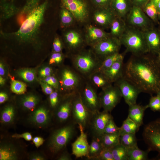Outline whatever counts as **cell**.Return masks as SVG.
<instances>
[{
  "instance_id": "6da1fadb",
  "label": "cell",
  "mask_w": 160,
  "mask_h": 160,
  "mask_svg": "<svg viewBox=\"0 0 160 160\" xmlns=\"http://www.w3.org/2000/svg\"><path fill=\"white\" fill-rule=\"evenodd\" d=\"M54 0H45L28 14L16 31L0 33L1 39L20 44H39L50 37L49 15Z\"/></svg>"
},
{
  "instance_id": "7a4b0ae2",
  "label": "cell",
  "mask_w": 160,
  "mask_h": 160,
  "mask_svg": "<svg viewBox=\"0 0 160 160\" xmlns=\"http://www.w3.org/2000/svg\"><path fill=\"white\" fill-rule=\"evenodd\" d=\"M123 77L141 92L156 94L160 89V66L156 55H132L124 64Z\"/></svg>"
},
{
  "instance_id": "3957f363",
  "label": "cell",
  "mask_w": 160,
  "mask_h": 160,
  "mask_svg": "<svg viewBox=\"0 0 160 160\" xmlns=\"http://www.w3.org/2000/svg\"><path fill=\"white\" fill-rule=\"evenodd\" d=\"M45 0H0V23L6 30L17 31L28 14Z\"/></svg>"
},
{
  "instance_id": "277c9868",
  "label": "cell",
  "mask_w": 160,
  "mask_h": 160,
  "mask_svg": "<svg viewBox=\"0 0 160 160\" xmlns=\"http://www.w3.org/2000/svg\"><path fill=\"white\" fill-rule=\"evenodd\" d=\"M126 51L132 55H140L149 53L148 47L143 31L127 25L126 29L119 39Z\"/></svg>"
},
{
  "instance_id": "5b68a950",
  "label": "cell",
  "mask_w": 160,
  "mask_h": 160,
  "mask_svg": "<svg viewBox=\"0 0 160 160\" xmlns=\"http://www.w3.org/2000/svg\"><path fill=\"white\" fill-rule=\"evenodd\" d=\"M75 124L72 121L52 132L48 142V147L52 153L56 154L65 148L75 135Z\"/></svg>"
},
{
  "instance_id": "8992f818",
  "label": "cell",
  "mask_w": 160,
  "mask_h": 160,
  "mask_svg": "<svg viewBox=\"0 0 160 160\" xmlns=\"http://www.w3.org/2000/svg\"><path fill=\"white\" fill-rule=\"evenodd\" d=\"M102 61L93 52L86 51L76 55L72 63L77 72L87 78L97 71Z\"/></svg>"
},
{
  "instance_id": "52a82bcc",
  "label": "cell",
  "mask_w": 160,
  "mask_h": 160,
  "mask_svg": "<svg viewBox=\"0 0 160 160\" xmlns=\"http://www.w3.org/2000/svg\"><path fill=\"white\" fill-rule=\"evenodd\" d=\"M142 136L148 149L156 151L158 155L156 159H160V118L145 126Z\"/></svg>"
},
{
  "instance_id": "ba28073f",
  "label": "cell",
  "mask_w": 160,
  "mask_h": 160,
  "mask_svg": "<svg viewBox=\"0 0 160 160\" xmlns=\"http://www.w3.org/2000/svg\"><path fill=\"white\" fill-rule=\"evenodd\" d=\"M125 20L127 25L145 31L155 26V24L146 15L143 9L133 5Z\"/></svg>"
},
{
  "instance_id": "9c48e42d",
  "label": "cell",
  "mask_w": 160,
  "mask_h": 160,
  "mask_svg": "<svg viewBox=\"0 0 160 160\" xmlns=\"http://www.w3.org/2000/svg\"><path fill=\"white\" fill-rule=\"evenodd\" d=\"M92 115L83 103L78 91L72 105L71 117L73 122L75 124L81 125L85 129L89 127Z\"/></svg>"
},
{
  "instance_id": "30bf717a",
  "label": "cell",
  "mask_w": 160,
  "mask_h": 160,
  "mask_svg": "<svg viewBox=\"0 0 160 160\" xmlns=\"http://www.w3.org/2000/svg\"><path fill=\"white\" fill-rule=\"evenodd\" d=\"M91 6V0H60V6L68 10L78 21L84 22L88 18Z\"/></svg>"
},
{
  "instance_id": "8fae6325",
  "label": "cell",
  "mask_w": 160,
  "mask_h": 160,
  "mask_svg": "<svg viewBox=\"0 0 160 160\" xmlns=\"http://www.w3.org/2000/svg\"><path fill=\"white\" fill-rule=\"evenodd\" d=\"M98 96L101 108L109 112L119 103L122 97L119 88L112 85L102 89Z\"/></svg>"
},
{
  "instance_id": "7c38bea8",
  "label": "cell",
  "mask_w": 160,
  "mask_h": 160,
  "mask_svg": "<svg viewBox=\"0 0 160 160\" xmlns=\"http://www.w3.org/2000/svg\"><path fill=\"white\" fill-rule=\"evenodd\" d=\"M121 45L119 39L110 36L92 47L93 52L103 61L109 56L119 52Z\"/></svg>"
},
{
  "instance_id": "4fadbf2b",
  "label": "cell",
  "mask_w": 160,
  "mask_h": 160,
  "mask_svg": "<svg viewBox=\"0 0 160 160\" xmlns=\"http://www.w3.org/2000/svg\"><path fill=\"white\" fill-rule=\"evenodd\" d=\"M84 85L78 90L83 103L93 114L100 111L101 107L98 95L90 84Z\"/></svg>"
},
{
  "instance_id": "5bb4252c",
  "label": "cell",
  "mask_w": 160,
  "mask_h": 160,
  "mask_svg": "<svg viewBox=\"0 0 160 160\" xmlns=\"http://www.w3.org/2000/svg\"><path fill=\"white\" fill-rule=\"evenodd\" d=\"M114 83L119 89L125 103L129 106L136 103L138 95L141 92L138 88L123 77Z\"/></svg>"
},
{
  "instance_id": "9a60e30c",
  "label": "cell",
  "mask_w": 160,
  "mask_h": 160,
  "mask_svg": "<svg viewBox=\"0 0 160 160\" xmlns=\"http://www.w3.org/2000/svg\"><path fill=\"white\" fill-rule=\"evenodd\" d=\"M112 118L109 112L104 110L93 114L89 126L92 137L98 138L103 135L107 124Z\"/></svg>"
},
{
  "instance_id": "2e32d148",
  "label": "cell",
  "mask_w": 160,
  "mask_h": 160,
  "mask_svg": "<svg viewBox=\"0 0 160 160\" xmlns=\"http://www.w3.org/2000/svg\"><path fill=\"white\" fill-rule=\"evenodd\" d=\"M53 116L50 110L44 106L36 107L32 111L27 118L31 124L39 127H44L50 123Z\"/></svg>"
},
{
  "instance_id": "e0dca14e",
  "label": "cell",
  "mask_w": 160,
  "mask_h": 160,
  "mask_svg": "<svg viewBox=\"0 0 160 160\" xmlns=\"http://www.w3.org/2000/svg\"><path fill=\"white\" fill-rule=\"evenodd\" d=\"M81 78L79 75L73 69L65 68L62 70L61 83L68 93L78 91L81 87Z\"/></svg>"
},
{
  "instance_id": "ac0fdd59",
  "label": "cell",
  "mask_w": 160,
  "mask_h": 160,
  "mask_svg": "<svg viewBox=\"0 0 160 160\" xmlns=\"http://www.w3.org/2000/svg\"><path fill=\"white\" fill-rule=\"evenodd\" d=\"M77 92L68 93L55 108L53 114L58 122H65L71 117L73 102Z\"/></svg>"
},
{
  "instance_id": "d6986e66",
  "label": "cell",
  "mask_w": 160,
  "mask_h": 160,
  "mask_svg": "<svg viewBox=\"0 0 160 160\" xmlns=\"http://www.w3.org/2000/svg\"><path fill=\"white\" fill-rule=\"evenodd\" d=\"M80 134L71 144L72 154L76 158L88 157L89 145L87 139V135L84 129L81 125H78Z\"/></svg>"
},
{
  "instance_id": "ffe728a7",
  "label": "cell",
  "mask_w": 160,
  "mask_h": 160,
  "mask_svg": "<svg viewBox=\"0 0 160 160\" xmlns=\"http://www.w3.org/2000/svg\"><path fill=\"white\" fill-rule=\"evenodd\" d=\"M143 32L149 53L156 56L160 49V29L154 26Z\"/></svg>"
},
{
  "instance_id": "44dd1931",
  "label": "cell",
  "mask_w": 160,
  "mask_h": 160,
  "mask_svg": "<svg viewBox=\"0 0 160 160\" xmlns=\"http://www.w3.org/2000/svg\"><path fill=\"white\" fill-rule=\"evenodd\" d=\"M116 17L111 6L97 8L94 15V19L96 23L105 28L110 27Z\"/></svg>"
},
{
  "instance_id": "7402d4cb",
  "label": "cell",
  "mask_w": 160,
  "mask_h": 160,
  "mask_svg": "<svg viewBox=\"0 0 160 160\" xmlns=\"http://www.w3.org/2000/svg\"><path fill=\"white\" fill-rule=\"evenodd\" d=\"M111 36L110 33L92 25L88 26L86 33V39L89 45L93 46L99 42Z\"/></svg>"
},
{
  "instance_id": "603a6c76",
  "label": "cell",
  "mask_w": 160,
  "mask_h": 160,
  "mask_svg": "<svg viewBox=\"0 0 160 160\" xmlns=\"http://www.w3.org/2000/svg\"><path fill=\"white\" fill-rule=\"evenodd\" d=\"M20 153L18 148L9 142L1 143L0 160H16L20 158Z\"/></svg>"
},
{
  "instance_id": "cb8c5ba5",
  "label": "cell",
  "mask_w": 160,
  "mask_h": 160,
  "mask_svg": "<svg viewBox=\"0 0 160 160\" xmlns=\"http://www.w3.org/2000/svg\"><path fill=\"white\" fill-rule=\"evenodd\" d=\"M124 58L118 60L109 68L102 72L111 83L123 77Z\"/></svg>"
},
{
  "instance_id": "d4e9b609",
  "label": "cell",
  "mask_w": 160,
  "mask_h": 160,
  "mask_svg": "<svg viewBox=\"0 0 160 160\" xmlns=\"http://www.w3.org/2000/svg\"><path fill=\"white\" fill-rule=\"evenodd\" d=\"M132 5L130 0H112L111 7L117 17L125 20Z\"/></svg>"
},
{
  "instance_id": "484cf974",
  "label": "cell",
  "mask_w": 160,
  "mask_h": 160,
  "mask_svg": "<svg viewBox=\"0 0 160 160\" xmlns=\"http://www.w3.org/2000/svg\"><path fill=\"white\" fill-rule=\"evenodd\" d=\"M129 106L128 117L140 127L143 124L144 112L145 110L148 108L147 105L143 106L136 103Z\"/></svg>"
},
{
  "instance_id": "4316f807",
  "label": "cell",
  "mask_w": 160,
  "mask_h": 160,
  "mask_svg": "<svg viewBox=\"0 0 160 160\" xmlns=\"http://www.w3.org/2000/svg\"><path fill=\"white\" fill-rule=\"evenodd\" d=\"M63 37L66 43L70 49H77L82 44L83 40L81 36L75 31L69 30L65 32Z\"/></svg>"
},
{
  "instance_id": "83f0119b",
  "label": "cell",
  "mask_w": 160,
  "mask_h": 160,
  "mask_svg": "<svg viewBox=\"0 0 160 160\" xmlns=\"http://www.w3.org/2000/svg\"><path fill=\"white\" fill-rule=\"evenodd\" d=\"M127 27V25L125 20L117 16L110 27L111 36L119 39L125 31Z\"/></svg>"
},
{
  "instance_id": "f1b7e54d",
  "label": "cell",
  "mask_w": 160,
  "mask_h": 160,
  "mask_svg": "<svg viewBox=\"0 0 160 160\" xmlns=\"http://www.w3.org/2000/svg\"><path fill=\"white\" fill-rule=\"evenodd\" d=\"M16 115V111L15 107L11 105H7L1 112V123L5 125H11L14 122Z\"/></svg>"
},
{
  "instance_id": "f546056e",
  "label": "cell",
  "mask_w": 160,
  "mask_h": 160,
  "mask_svg": "<svg viewBox=\"0 0 160 160\" xmlns=\"http://www.w3.org/2000/svg\"><path fill=\"white\" fill-rule=\"evenodd\" d=\"M91 83L96 87L102 89L112 85V84L106 78L103 73L97 71L92 74L89 78Z\"/></svg>"
},
{
  "instance_id": "4dcf8cb0",
  "label": "cell",
  "mask_w": 160,
  "mask_h": 160,
  "mask_svg": "<svg viewBox=\"0 0 160 160\" xmlns=\"http://www.w3.org/2000/svg\"><path fill=\"white\" fill-rule=\"evenodd\" d=\"M120 132L113 134H103L97 139L103 147L112 148L120 143Z\"/></svg>"
},
{
  "instance_id": "1f68e13d",
  "label": "cell",
  "mask_w": 160,
  "mask_h": 160,
  "mask_svg": "<svg viewBox=\"0 0 160 160\" xmlns=\"http://www.w3.org/2000/svg\"><path fill=\"white\" fill-rule=\"evenodd\" d=\"M40 99L38 96L33 94H29L23 97L20 100L23 109L25 111H32L39 103Z\"/></svg>"
},
{
  "instance_id": "d6a6232c",
  "label": "cell",
  "mask_w": 160,
  "mask_h": 160,
  "mask_svg": "<svg viewBox=\"0 0 160 160\" xmlns=\"http://www.w3.org/2000/svg\"><path fill=\"white\" fill-rule=\"evenodd\" d=\"M126 52V51L122 53L118 52L107 57L103 61L97 71L102 72L107 70L117 60L124 57Z\"/></svg>"
},
{
  "instance_id": "836d02e7",
  "label": "cell",
  "mask_w": 160,
  "mask_h": 160,
  "mask_svg": "<svg viewBox=\"0 0 160 160\" xmlns=\"http://www.w3.org/2000/svg\"><path fill=\"white\" fill-rule=\"evenodd\" d=\"M128 160H146L148 159V153L151 151L148 149L144 151L138 146L127 149Z\"/></svg>"
},
{
  "instance_id": "e575fe53",
  "label": "cell",
  "mask_w": 160,
  "mask_h": 160,
  "mask_svg": "<svg viewBox=\"0 0 160 160\" xmlns=\"http://www.w3.org/2000/svg\"><path fill=\"white\" fill-rule=\"evenodd\" d=\"M142 9L155 24L159 25L157 9L153 0H149Z\"/></svg>"
},
{
  "instance_id": "d590c367",
  "label": "cell",
  "mask_w": 160,
  "mask_h": 160,
  "mask_svg": "<svg viewBox=\"0 0 160 160\" xmlns=\"http://www.w3.org/2000/svg\"><path fill=\"white\" fill-rule=\"evenodd\" d=\"M92 137L91 142L89 145L88 159L96 160L103 147L98 139Z\"/></svg>"
},
{
  "instance_id": "8d00e7d4",
  "label": "cell",
  "mask_w": 160,
  "mask_h": 160,
  "mask_svg": "<svg viewBox=\"0 0 160 160\" xmlns=\"http://www.w3.org/2000/svg\"><path fill=\"white\" fill-rule=\"evenodd\" d=\"M59 13L60 24L61 27H67L72 23L74 17L68 10L60 6Z\"/></svg>"
},
{
  "instance_id": "74e56055",
  "label": "cell",
  "mask_w": 160,
  "mask_h": 160,
  "mask_svg": "<svg viewBox=\"0 0 160 160\" xmlns=\"http://www.w3.org/2000/svg\"><path fill=\"white\" fill-rule=\"evenodd\" d=\"M120 143L127 149L137 146L135 134L124 133L120 134Z\"/></svg>"
},
{
  "instance_id": "f35d334b",
  "label": "cell",
  "mask_w": 160,
  "mask_h": 160,
  "mask_svg": "<svg viewBox=\"0 0 160 160\" xmlns=\"http://www.w3.org/2000/svg\"><path fill=\"white\" fill-rule=\"evenodd\" d=\"M140 127L132 120L127 117L124 121L121 126L119 127L120 134L131 133L135 134Z\"/></svg>"
},
{
  "instance_id": "ab89813d",
  "label": "cell",
  "mask_w": 160,
  "mask_h": 160,
  "mask_svg": "<svg viewBox=\"0 0 160 160\" xmlns=\"http://www.w3.org/2000/svg\"><path fill=\"white\" fill-rule=\"evenodd\" d=\"M114 160H128L127 149L120 143L111 148Z\"/></svg>"
},
{
  "instance_id": "60d3db41",
  "label": "cell",
  "mask_w": 160,
  "mask_h": 160,
  "mask_svg": "<svg viewBox=\"0 0 160 160\" xmlns=\"http://www.w3.org/2000/svg\"><path fill=\"white\" fill-rule=\"evenodd\" d=\"M18 75L24 80L30 82L36 79V73L34 70L31 69L20 70L17 73Z\"/></svg>"
},
{
  "instance_id": "b9f144b4",
  "label": "cell",
  "mask_w": 160,
  "mask_h": 160,
  "mask_svg": "<svg viewBox=\"0 0 160 160\" xmlns=\"http://www.w3.org/2000/svg\"><path fill=\"white\" fill-rule=\"evenodd\" d=\"M11 89L14 93L19 95L24 94L26 91V84L22 82L17 80H13L11 83Z\"/></svg>"
},
{
  "instance_id": "7bdbcfd3",
  "label": "cell",
  "mask_w": 160,
  "mask_h": 160,
  "mask_svg": "<svg viewBox=\"0 0 160 160\" xmlns=\"http://www.w3.org/2000/svg\"><path fill=\"white\" fill-rule=\"evenodd\" d=\"M151 96L149 103L146 105L147 108H150L153 111H160V95L156 94V96Z\"/></svg>"
},
{
  "instance_id": "ee69618b",
  "label": "cell",
  "mask_w": 160,
  "mask_h": 160,
  "mask_svg": "<svg viewBox=\"0 0 160 160\" xmlns=\"http://www.w3.org/2000/svg\"><path fill=\"white\" fill-rule=\"evenodd\" d=\"M111 148L103 147L96 160H114Z\"/></svg>"
},
{
  "instance_id": "f6af8a7d",
  "label": "cell",
  "mask_w": 160,
  "mask_h": 160,
  "mask_svg": "<svg viewBox=\"0 0 160 160\" xmlns=\"http://www.w3.org/2000/svg\"><path fill=\"white\" fill-rule=\"evenodd\" d=\"M119 132V127L116 125L114 121L113 118H112L107 124L103 134H113Z\"/></svg>"
},
{
  "instance_id": "bcb514c9",
  "label": "cell",
  "mask_w": 160,
  "mask_h": 160,
  "mask_svg": "<svg viewBox=\"0 0 160 160\" xmlns=\"http://www.w3.org/2000/svg\"><path fill=\"white\" fill-rule=\"evenodd\" d=\"M49 101L51 107L55 109L60 102L59 94L57 91H54L49 95Z\"/></svg>"
},
{
  "instance_id": "7dc6e473",
  "label": "cell",
  "mask_w": 160,
  "mask_h": 160,
  "mask_svg": "<svg viewBox=\"0 0 160 160\" xmlns=\"http://www.w3.org/2000/svg\"><path fill=\"white\" fill-rule=\"evenodd\" d=\"M94 6L97 8L111 6L112 0H91Z\"/></svg>"
},
{
  "instance_id": "c3c4849f",
  "label": "cell",
  "mask_w": 160,
  "mask_h": 160,
  "mask_svg": "<svg viewBox=\"0 0 160 160\" xmlns=\"http://www.w3.org/2000/svg\"><path fill=\"white\" fill-rule=\"evenodd\" d=\"M54 52H61L62 49V43L61 39L57 35L54 37L52 43Z\"/></svg>"
},
{
  "instance_id": "681fc988",
  "label": "cell",
  "mask_w": 160,
  "mask_h": 160,
  "mask_svg": "<svg viewBox=\"0 0 160 160\" xmlns=\"http://www.w3.org/2000/svg\"><path fill=\"white\" fill-rule=\"evenodd\" d=\"M63 60V56L61 52H54L51 55L49 60V64H59L62 62Z\"/></svg>"
},
{
  "instance_id": "f907efd6",
  "label": "cell",
  "mask_w": 160,
  "mask_h": 160,
  "mask_svg": "<svg viewBox=\"0 0 160 160\" xmlns=\"http://www.w3.org/2000/svg\"><path fill=\"white\" fill-rule=\"evenodd\" d=\"M12 137L16 139L23 138L27 141H30L32 139L31 134L28 132H26L21 134H15L12 136Z\"/></svg>"
},
{
  "instance_id": "816d5d0a",
  "label": "cell",
  "mask_w": 160,
  "mask_h": 160,
  "mask_svg": "<svg viewBox=\"0 0 160 160\" xmlns=\"http://www.w3.org/2000/svg\"><path fill=\"white\" fill-rule=\"evenodd\" d=\"M52 73V69L49 67H46L41 69L39 72L40 76L44 78L51 76Z\"/></svg>"
},
{
  "instance_id": "f5cc1de1",
  "label": "cell",
  "mask_w": 160,
  "mask_h": 160,
  "mask_svg": "<svg viewBox=\"0 0 160 160\" xmlns=\"http://www.w3.org/2000/svg\"><path fill=\"white\" fill-rule=\"evenodd\" d=\"M28 159L30 160H44L46 158L45 156L41 153L35 152L30 154L28 156Z\"/></svg>"
},
{
  "instance_id": "db71d44e",
  "label": "cell",
  "mask_w": 160,
  "mask_h": 160,
  "mask_svg": "<svg viewBox=\"0 0 160 160\" xmlns=\"http://www.w3.org/2000/svg\"><path fill=\"white\" fill-rule=\"evenodd\" d=\"M42 89L47 95H50L54 91L52 87L44 81H40Z\"/></svg>"
},
{
  "instance_id": "11a10c76",
  "label": "cell",
  "mask_w": 160,
  "mask_h": 160,
  "mask_svg": "<svg viewBox=\"0 0 160 160\" xmlns=\"http://www.w3.org/2000/svg\"><path fill=\"white\" fill-rule=\"evenodd\" d=\"M58 160H71L72 158L70 154L66 151L62 152L57 158Z\"/></svg>"
},
{
  "instance_id": "9f6ffc18",
  "label": "cell",
  "mask_w": 160,
  "mask_h": 160,
  "mask_svg": "<svg viewBox=\"0 0 160 160\" xmlns=\"http://www.w3.org/2000/svg\"><path fill=\"white\" fill-rule=\"evenodd\" d=\"M133 5L140 7L142 9L149 0H130Z\"/></svg>"
},
{
  "instance_id": "6f0895ef",
  "label": "cell",
  "mask_w": 160,
  "mask_h": 160,
  "mask_svg": "<svg viewBox=\"0 0 160 160\" xmlns=\"http://www.w3.org/2000/svg\"><path fill=\"white\" fill-rule=\"evenodd\" d=\"M32 140L37 148H38L42 145L44 142V139L40 137H34Z\"/></svg>"
},
{
  "instance_id": "680465c9",
  "label": "cell",
  "mask_w": 160,
  "mask_h": 160,
  "mask_svg": "<svg viewBox=\"0 0 160 160\" xmlns=\"http://www.w3.org/2000/svg\"><path fill=\"white\" fill-rule=\"evenodd\" d=\"M51 79L52 84V87L54 88L57 89L59 88V84L58 80L54 76H51Z\"/></svg>"
},
{
  "instance_id": "91938a15",
  "label": "cell",
  "mask_w": 160,
  "mask_h": 160,
  "mask_svg": "<svg viewBox=\"0 0 160 160\" xmlns=\"http://www.w3.org/2000/svg\"><path fill=\"white\" fill-rule=\"evenodd\" d=\"M8 96L7 94L4 92L0 93V103L1 104L6 102L8 99Z\"/></svg>"
},
{
  "instance_id": "94428289",
  "label": "cell",
  "mask_w": 160,
  "mask_h": 160,
  "mask_svg": "<svg viewBox=\"0 0 160 160\" xmlns=\"http://www.w3.org/2000/svg\"><path fill=\"white\" fill-rule=\"evenodd\" d=\"M153 0L155 4L157 9L159 20L160 23L159 24H160V0Z\"/></svg>"
},
{
  "instance_id": "6125c7cd",
  "label": "cell",
  "mask_w": 160,
  "mask_h": 160,
  "mask_svg": "<svg viewBox=\"0 0 160 160\" xmlns=\"http://www.w3.org/2000/svg\"><path fill=\"white\" fill-rule=\"evenodd\" d=\"M5 74V70L4 65L1 63H0V75L4 76Z\"/></svg>"
},
{
  "instance_id": "be15d7a7",
  "label": "cell",
  "mask_w": 160,
  "mask_h": 160,
  "mask_svg": "<svg viewBox=\"0 0 160 160\" xmlns=\"http://www.w3.org/2000/svg\"><path fill=\"white\" fill-rule=\"evenodd\" d=\"M157 62L160 66V49L157 55L156 56Z\"/></svg>"
},
{
  "instance_id": "e7e4bbea",
  "label": "cell",
  "mask_w": 160,
  "mask_h": 160,
  "mask_svg": "<svg viewBox=\"0 0 160 160\" xmlns=\"http://www.w3.org/2000/svg\"><path fill=\"white\" fill-rule=\"evenodd\" d=\"M5 81V80L1 76H0V84L1 85H4Z\"/></svg>"
},
{
  "instance_id": "03108f58",
  "label": "cell",
  "mask_w": 160,
  "mask_h": 160,
  "mask_svg": "<svg viewBox=\"0 0 160 160\" xmlns=\"http://www.w3.org/2000/svg\"><path fill=\"white\" fill-rule=\"evenodd\" d=\"M156 94H158L160 95V89Z\"/></svg>"
},
{
  "instance_id": "003e7915",
  "label": "cell",
  "mask_w": 160,
  "mask_h": 160,
  "mask_svg": "<svg viewBox=\"0 0 160 160\" xmlns=\"http://www.w3.org/2000/svg\"><path fill=\"white\" fill-rule=\"evenodd\" d=\"M158 25V27L160 29V24H159Z\"/></svg>"
}]
</instances>
